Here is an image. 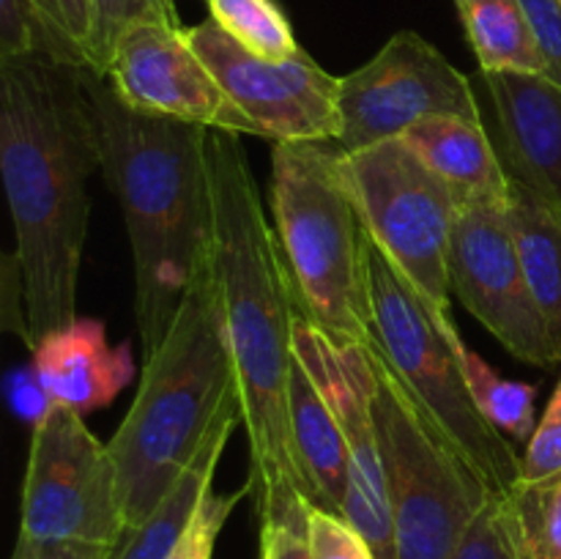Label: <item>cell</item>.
I'll return each instance as SVG.
<instances>
[{"instance_id":"6da1fadb","label":"cell","mask_w":561,"mask_h":559,"mask_svg":"<svg viewBox=\"0 0 561 559\" xmlns=\"http://www.w3.org/2000/svg\"><path fill=\"white\" fill-rule=\"evenodd\" d=\"M214 258L250 438V488L261 526L305 529L310 493L290 438L296 296L277 233L263 214L241 135H208Z\"/></svg>"},{"instance_id":"7a4b0ae2","label":"cell","mask_w":561,"mask_h":559,"mask_svg":"<svg viewBox=\"0 0 561 559\" xmlns=\"http://www.w3.org/2000/svg\"><path fill=\"white\" fill-rule=\"evenodd\" d=\"M82 66L47 58L0 64V173L14 223L31 351L77 318V280L99 170Z\"/></svg>"},{"instance_id":"3957f363","label":"cell","mask_w":561,"mask_h":559,"mask_svg":"<svg viewBox=\"0 0 561 559\" xmlns=\"http://www.w3.org/2000/svg\"><path fill=\"white\" fill-rule=\"evenodd\" d=\"M99 170L124 214L135 318L148 356L168 338L203 250L214 239L206 126L140 113L107 77L85 71Z\"/></svg>"},{"instance_id":"277c9868","label":"cell","mask_w":561,"mask_h":559,"mask_svg":"<svg viewBox=\"0 0 561 559\" xmlns=\"http://www.w3.org/2000/svg\"><path fill=\"white\" fill-rule=\"evenodd\" d=\"M236 387L211 239L168 338L146 360L140 389L107 442L118 466L126 529L162 504Z\"/></svg>"},{"instance_id":"5b68a950","label":"cell","mask_w":561,"mask_h":559,"mask_svg":"<svg viewBox=\"0 0 561 559\" xmlns=\"http://www.w3.org/2000/svg\"><path fill=\"white\" fill-rule=\"evenodd\" d=\"M268 206L301 316L343 345H376L367 230L345 184L343 146L274 142Z\"/></svg>"},{"instance_id":"8992f818","label":"cell","mask_w":561,"mask_h":559,"mask_svg":"<svg viewBox=\"0 0 561 559\" xmlns=\"http://www.w3.org/2000/svg\"><path fill=\"white\" fill-rule=\"evenodd\" d=\"M367 354L398 559H453L496 493L433 425L381 351L370 345Z\"/></svg>"},{"instance_id":"52a82bcc","label":"cell","mask_w":561,"mask_h":559,"mask_svg":"<svg viewBox=\"0 0 561 559\" xmlns=\"http://www.w3.org/2000/svg\"><path fill=\"white\" fill-rule=\"evenodd\" d=\"M367 285L376 349L414 395L433 425L453 442L493 493L520 480V455L477 409L460 367V340L442 332L420 296L367 236Z\"/></svg>"},{"instance_id":"ba28073f","label":"cell","mask_w":561,"mask_h":559,"mask_svg":"<svg viewBox=\"0 0 561 559\" xmlns=\"http://www.w3.org/2000/svg\"><path fill=\"white\" fill-rule=\"evenodd\" d=\"M343 175L373 244L414 288L442 332L453 343L460 340L449 285L458 203L444 181L403 137L359 151L343 148Z\"/></svg>"},{"instance_id":"9c48e42d","label":"cell","mask_w":561,"mask_h":559,"mask_svg":"<svg viewBox=\"0 0 561 559\" xmlns=\"http://www.w3.org/2000/svg\"><path fill=\"white\" fill-rule=\"evenodd\" d=\"M126 532L118 466L82 414L47 406L36 417L20 502V537L118 546Z\"/></svg>"},{"instance_id":"30bf717a","label":"cell","mask_w":561,"mask_h":559,"mask_svg":"<svg viewBox=\"0 0 561 559\" xmlns=\"http://www.w3.org/2000/svg\"><path fill=\"white\" fill-rule=\"evenodd\" d=\"M337 104L345 151L403 137L431 115L482 121L469 77L414 31L394 33L365 66L340 77Z\"/></svg>"},{"instance_id":"8fae6325","label":"cell","mask_w":561,"mask_h":559,"mask_svg":"<svg viewBox=\"0 0 561 559\" xmlns=\"http://www.w3.org/2000/svg\"><path fill=\"white\" fill-rule=\"evenodd\" d=\"M449 285L515 360L535 367L559 365L561 354L515 250L507 201L460 208L449 247Z\"/></svg>"},{"instance_id":"7c38bea8","label":"cell","mask_w":561,"mask_h":559,"mask_svg":"<svg viewBox=\"0 0 561 559\" xmlns=\"http://www.w3.org/2000/svg\"><path fill=\"white\" fill-rule=\"evenodd\" d=\"M296 360L334 411L348 447V493L343 518L370 543L376 559H398L381 436L373 414V362L367 349L343 345L296 312Z\"/></svg>"},{"instance_id":"4fadbf2b","label":"cell","mask_w":561,"mask_h":559,"mask_svg":"<svg viewBox=\"0 0 561 559\" xmlns=\"http://www.w3.org/2000/svg\"><path fill=\"white\" fill-rule=\"evenodd\" d=\"M186 42L206 60L222 91L244 110L268 142L337 140L340 77L301 49L296 58L266 60L247 53L208 16L186 27Z\"/></svg>"},{"instance_id":"5bb4252c","label":"cell","mask_w":561,"mask_h":559,"mask_svg":"<svg viewBox=\"0 0 561 559\" xmlns=\"http://www.w3.org/2000/svg\"><path fill=\"white\" fill-rule=\"evenodd\" d=\"M110 85L129 107L186 121L211 132L261 137L255 121L222 91L206 60L186 42L184 27L137 22L110 58Z\"/></svg>"},{"instance_id":"9a60e30c","label":"cell","mask_w":561,"mask_h":559,"mask_svg":"<svg viewBox=\"0 0 561 559\" xmlns=\"http://www.w3.org/2000/svg\"><path fill=\"white\" fill-rule=\"evenodd\" d=\"M499 124V157L513 181L561 217V85L529 71H482Z\"/></svg>"},{"instance_id":"2e32d148","label":"cell","mask_w":561,"mask_h":559,"mask_svg":"<svg viewBox=\"0 0 561 559\" xmlns=\"http://www.w3.org/2000/svg\"><path fill=\"white\" fill-rule=\"evenodd\" d=\"M135 376L129 345H110L99 318H75L33 349V378L49 406L91 414L113 403Z\"/></svg>"},{"instance_id":"e0dca14e","label":"cell","mask_w":561,"mask_h":559,"mask_svg":"<svg viewBox=\"0 0 561 559\" xmlns=\"http://www.w3.org/2000/svg\"><path fill=\"white\" fill-rule=\"evenodd\" d=\"M403 140L444 181L458 212L477 203L507 201L510 175L480 118L431 115L416 121Z\"/></svg>"},{"instance_id":"ac0fdd59","label":"cell","mask_w":561,"mask_h":559,"mask_svg":"<svg viewBox=\"0 0 561 559\" xmlns=\"http://www.w3.org/2000/svg\"><path fill=\"white\" fill-rule=\"evenodd\" d=\"M239 422H244V409H241V395L236 387L214 420L208 436L197 447L195 458L186 464L162 504L142 524L124 532L121 543L113 548V559H170V554L184 537L192 515L201 507L203 497L214 488V475L222 460L225 444L233 436Z\"/></svg>"},{"instance_id":"d6986e66","label":"cell","mask_w":561,"mask_h":559,"mask_svg":"<svg viewBox=\"0 0 561 559\" xmlns=\"http://www.w3.org/2000/svg\"><path fill=\"white\" fill-rule=\"evenodd\" d=\"M290 438L310 504L343 515L348 493V447L327 398L301 362L290 376Z\"/></svg>"},{"instance_id":"ffe728a7","label":"cell","mask_w":561,"mask_h":559,"mask_svg":"<svg viewBox=\"0 0 561 559\" xmlns=\"http://www.w3.org/2000/svg\"><path fill=\"white\" fill-rule=\"evenodd\" d=\"M507 217L526 283L561 354V217L540 195L513 179Z\"/></svg>"},{"instance_id":"44dd1931","label":"cell","mask_w":561,"mask_h":559,"mask_svg":"<svg viewBox=\"0 0 561 559\" xmlns=\"http://www.w3.org/2000/svg\"><path fill=\"white\" fill-rule=\"evenodd\" d=\"M480 71L546 75V60L520 0H455Z\"/></svg>"},{"instance_id":"7402d4cb","label":"cell","mask_w":561,"mask_h":559,"mask_svg":"<svg viewBox=\"0 0 561 559\" xmlns=\"http://www.w3.org/2000/svg\"><path fill=\"white\" fill-rule=\"evenodd\" d=\"M518 559H561V469L502 493Z\"/></svg>"},{"instance_id":"603a6c76","label":"cell","mask_w":561,"mask_h":559,"mask_svg":"<svg viewBox=\"0 0 561 559\" xmlns=\"http://www.w3.org/2000/svg\"><path fill=\"white\" fill-rule=\"evenodd\" d=\"M460 367L469 381V392L474 398L477 409L482 411L488 422L504 436H513L515 442H526L535 436L537 417H535V398L537 389L531 384L513 381L504 378L482 360L480 354L469 349L466 343L458 345Z\"/></svg>"},{"instance_id":"cb8c5ba5","label":"cell","mask_w":561,"mask_h":559,"mask_svg":"<svg viewBox=\"0 0 561 559\" xmlns=\"http://www.w3.org/2000/svg\"><path fill=\"white\" fill-rule=\"evenodd\" d=\"M208 16L247 53L288 60L301 53L290 20L277 0H206Z\"/></svg>"},{"instance_id":"d4e9b609","label":"cell","mask_w":561,"mask_h":559,"mask_svg":"<svg viewBox=\"0 0 561 559\" xmlns=\"http://www.w3.org/2000/svg\"><path fill=\"white\" fill-rule=\"evenodd\" d=\"M20 58H47L91 69L85 49L49 25L33 0H0V64Z\"/></svg>"},{"instance_id":"484cf974","label":"cell","mask_w":561,"mask_h":559,"mask_svg":"<svg viewBox=\"0 0 561 559\" xmlns=\"http://www.w3.org/2000/svg\"><path fill=\"white\" fill-rule=\"evenodd\" d=\"M91 3V38L88 66L96 75H107L110 58L118 38L137 22H164L181 27L173 0H88Z\"/></svg>"},{"instance_id":"4316f807","label":"cell","mask_w":561,"mask_h":559,"mask_svg":"<svg viewBox=\"0 0 561 559\" xmlns=\"http://www.w3.org/2000/svg\"><path fill=\"white\" fill-rule=\"evenodd\" d=\"M252 493L250 482L244 488H236L230 493H217L211 491L203 497L201 507L192 515L190 526H186L184 537L179 540L175 551L170 554V559H214V551H217L219 532H222L225 521L230 518V513L236 510V504L241 499Z\"/></svg>"},{"instance_id":"83f0119b","label":"cell","mask_w":561,"mask_h":559,"mask_svg":"<svg viewBox=\"0 0 561 559\" xmlns=\"http://www.w3.org/2000/svg\"><path fill=\"white\" fill-rule=\"evenodd\" d=\"M305 540L310 559H376L370 543L354 524L316 504L307 507Z\"/></svg>"},{"instance_id":"f1b7e54d","label":"cell","mask_w":561,"mask_h":559,"mask_svg":"<svg viewBox=\"0 0 561 559\" xmlns=\"http://www.w3.org/2000/svg\"><path fill=\"white\" fill-rule=\"evenodd\" d=\"M453 559H518L502 493L482 507Z\"/></svg>"},{"instance_id":"f546056e","label":"cell","mask_w":561,"mask_h":559,"mask_svg":"<svg viewBox=\"0 0 561 559\" xmlns=\"http://www.w3.org/2000/svg\"><path fill=\"white\" fill-rule=\"evenodd\" d=\"M561 469V376L553 389L542 420L537 422L535 436L520 455V480H537Z\"/></svg>"},{"instance_id":"4dcf8cb0","label":"cell","mask_w":561,"mask_h":559,"mask_svg":"<svg viewBox=\"0 0 561 559\" xmlns=\"http://www.w3.org/2000/svg\"><path fill=\"white\" fill-rule=\"evenodd\" d=\"M546 60V77L561 85V3L559 0H520Z\"/></svg>"},{"instance_id":"1f68e13d","label":"cell","mask_w":561,"mask_h":559,"mask_svg":"<svg viewBox=\"0 0 561 559\" xmlns=\"http://www.w3.org/2000/svg\"><path fill=\"white\" fill-rule=\"evenodd\" d=\"M115 546H91V543H31L16 540L11 559H113Z\"/></svg>"},{"instance_id":"d6a6232c","label":"cell","mask_w":561,"mask_h":559,"mask_svg":"<svg viewBox=\"0 0 561 559\" xmlns=\"http://www.w3.org/2000/svg\"><path fill=\"white\" fill-rule=\"evenodd\" d=\"M261 559H310L305 529L296 526H261Z\"/></svg>"},{"instance_id":"836d02e7","label":"cell","mask_w":561,"mask_h":559,"mask_svg":"<svg viewBox=\"0 0 561 559\" xmlns=\"http://www.w3.org/2000/svg\"><path fill=\"white\" fill-rule=\"evenodd\" d=\"M559 3H561V0H559Z\"/></svg>"}]
</instances>
